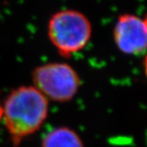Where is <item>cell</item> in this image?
Here are the masks:
<instances>
[{
    "label": "cell",
    "mask_w": 147,
    "mask_h": 147,
    "mask_svg": "<svg viewBox=\"0 0 147 147\" xmlns=\"http://www.w3.org/2000/svg\"><path fill=\"white\" fill-rule=\"evenodd\" d=\"M33 81L45 97L58 102L69 101L76 95L81 80L69 64L53 62L38 66L33 72Z\"/></svg>",
    "instance_id": "cell-3"
},
{
    "label": "cell",
    "mask_w": 147,
    "mask_h": 147,
    "mask_svg": "<svg viewBox=\"0 0 147 147\" xmlns=\"http://www.w3.org/2000/svg\"><path fill=\"white\" fill-rule=\"evenodd\" d=\"M47 34L58 53L63 57H69L88 45L92 34V26L81 11L65 9L51 16Z\"/></svg>",
    "instance_id": "cell-2"
},
{
    "label": "cell",
    "mask_w": 147,
    "mask_h": 147,
    "mask_svg": "<svg viewBox=\"0 0 147 147\" xmlns=\"http://www.w3.org/2000/svg\"><path fill=\"white\" fill-rule=\"evenodd\" d=\"M42 147H84L81 138L75 131L61 127L53 129L42 139Z\"/></svg>",
    "instance_id": "cell-5"
},
{
    "label": "cell",
    "mask_w": 147,
    "mask_h": 147,
    "mask_svg": "<svg viewBox=\"0 0 147 147\" xmlns=\"http://www.w3.org/2000/svg\"><path fill=\"white\" fill-rule=\"evenodd\" d=\"M3 118L14 146L38 131L48 114L47 97L33 86L13 90L4 101Z\"/></svg>",
    "instance_id": "cell-1"
},
{
    "label": "cell",
    "mask_w": 147,
    "mask_h": 147,
    "mask_svg": "<svg viewBox=\"0 0 147 147\" xmlns=\"http://www.w3.org/2000/svg\"><path fill=\"white\" fill-rule=\"evenodd\" d=\"M2 118H3V108H2V106L0 105V122L2 120Z\"/></svg>",
    "instance_id": "cell-6"
},
{
    "label": "cell",
    "mask_w": 147,
    "mask_h": 147,
    "mask_svg": "<svg viewBox=\"0 0 147 147\" xmlns=\"http://www.w3.org/2000/svg\"><path fill=\"white\" fill-rule=\"evenodd\" d=\"M114 41L121 53L141 56L147 44L146 18L125 13L119 15L113 30Z\"/></svg>",
    "instance_id": "cell-4"
}]
</instances>
